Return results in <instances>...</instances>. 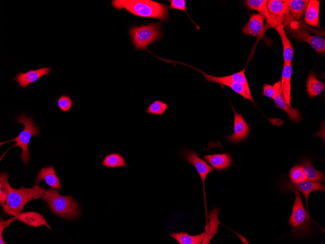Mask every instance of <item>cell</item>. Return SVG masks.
<instances>
[{
    "label": "cell",
    "instance_id": "1",
    "mask_svg": "<svg viewBox=\"0 0 325 244\" xmlns=\"http://www.w3.org/2000/svg\"><path fill=\"white\" fill-rule=\"evenodd\" d=\"M112 6L118 10L125 9L138 17L158 19L161 21L169 19L168 7L151 0H113Z\"/></svg>",
    "mask_w": 325,
    "mask_h": 244
},
{
    "label": "cell",
    "instance_id": "2",
    "mask_svg": "<svg viewBox=\"0 0 325 244\" xmlns=\"http://www.w3.org/2000/svg\"><path fill=\"white\" fill-rule=\"evenodd\" d=\"M46 191L43 187L35 185L31 188H13L8 186L6 203L2 206L4 213L9 216H17L21 213L24 206L29 202L39 199Z\"/></svg>",
    "mask_w": 325,
    "mask_h": 244
},
{
    "label": "cell",
    "instance_id": "3",
    "mask_svg": "<svg viewBox=\"0 0 325 244\" xmlns=\"http://www.w3.org/2000/svg\"><path fill=\"white\" fill-rule=\"evenodd\" d=\"M41 198L47 202L50 210L66 220H74L80 215L77 202L71 196H63L54 188L46 190Z\"/></svg>",
    "mask_w": 325,
    "mask_h": 244
},
{
    "label": "cell",
    "instance_id": "4",
    "mask_svg": "<svg viewBox=\"0 0 325 244\" xmlns=\"http://www.w3.org/2000/svg\"><path fill=\"white\" fill-rule=\"evenodd\" d=\"M16 121L17 123L23 124L24 128L15 138L0 143V145H1L9 142L14 141L16 142L13 146L9 148L2 155L0 160L10 149L15 147H19L22 149V152L19 155V157L22 162L27 166L30 161L31 156L28 148L29 143L33 136L38 137L39 136V128L38 126H35V123L31 116L27 117L24 113L18 116Z\"/></svg>",
    "mask_w": 325,
    "mask_h": 244
},
{
    "label": "cell",
    "instance_id": "5",
    "mask_svg": "<svg viewBox=\"0 0 325 244\" xmlns=\"http://www.w3.org/2000/svg\"><path fill=\"white\" fill-rule=\"evenodd\" d=\"M162 22L150 23L140 26H133L130 28L129 35L136 50H146L148 45L162 37Z\"/></svg>",
    "mask_w": 325,
    "mask_h": 244
},
{
    "label": "cell",
    "instance_id": "6",
    "mask_svg": "<svg viewBox=\"0 0 325 244\" xmlns=\"http://www.w3.org/2000/svg\"><path fill=\"white\" fill-rule=\"evenodd\" d=\"M264 17L268 25L275 29L281 24H289L295 19L290 14L286 0L267 1Z\"/></svg>",
    "mask_w": 325,
    "mask_h": 244
},
{
    "label": "cell",
    "instance_id": "7",
    "mask_svg": "<svg viewBox=\"0 0 325 244\" xmlns=\"http://www.w3.org/2000/svg\"><path fill=\"white\" fill-rule=\"evenodd\" d=\"M295 200L292 213L289 219V225L293 227V232L298 234H306L309 230L311 217L305 208L300 192L293 191Z\"/></svg>",
    "mask_w": 325,
    "mask_h": 244
},
{
    "label": "cell",
    "instance_id": "8",
    "mask_svg": "<svg viewBox=\"0 0 325 244\" xmlns=\"http://www.w3.org/2000/svg\"><path fill=\"white\" fill-rule=\"evenodd\" d=\"M284 27L286 28L289 35L292 38L299 42L307 43L319 54L325 53L324 38L311 35L305 29L300 27L295 20Z\"/></svg>",
    "mask_w": 325,
    "mask_h": 244
},
{
    "label": "cell",
    "instance_id": "9",
    "mask_svg": "<svg viewBox=\"0 0 325 244\" xmlns=\"http://www.w3.org/2000/svg\"><path fill=\"white\" fill-rule=\"evenodd\" d=\"M184 159L189 163L193 165L196 168L202 182L206 212L207 211L206 197L205 193L204 183L207 175L214 170L213 167L209 166L205 161L199 157L195 150H186L181 152Z\"/></svg>",
    "mask_w": 325,
    "mask_h": 244
},
{
    "label": "cell",
    "instance_id": "10",
    "mask_svg": "<svg viewBox=\"0 0 325 244\" xmlns=\"http://www.w3.org/2000/svg\"><path fill=\"white\" fill-rule=\"evenodd\" d=\"M181 64L183 63H181ZM182 64L190 67L202 74L205 77V80L209 82H213L218 83L220 85L226 86L230 82H235L240 83L244 85L247 88H250L245 74V68L241 71L225 76H217L208 75L205 72L191 65L183 63Z\"/></svg>",
    "mask_w": 325,
    "mask_h": 244
},
{
    "label": "cell",
    "instance_id": "11",
    "mask_svg": "<svg viewBox=\"0 0 325 244\" xmlns=\"http://www.w3.org/2000/svg\"><path fill=\"white\" fill-rule=\"evenodd\" d=\"M234 113V132L226 138L232 143H237L244 140L249 135L250 125L244 120L241 113H237L233 108Z\"/></svg>",
    "mask_w": 325,
    "mask_h": 244
},
{
    "label": "cell",
    "instance_id": "12",
    "mask_svg": "<svg viewBox=\"0 0 325 244\" xmlns=\"http://www.w3.org/2000/svg\"><path fill=\"white\" fill-rule=\"evenodd\" d=\"M284 188L287 190L297 191L302 192L305 196L307 212L308 209V198L309 195L314 191H322L325 192V185L319 182L305 180L297 183L286 182L284 184Z\"/></svg>",
    "mask_w": 325,
    "mask_h": 244
},
{
    "label": "cell",
    "instance_id": "13",
    "mask_svg": "<svg viewBox=\"0 0 325 244\" xmlns=\"http://www.w3.org/2000/svg\"><path fill=\"white\" fill-rule=\"evenodd\" d=\"M52 67H43L37 69L31 70L25 73L18 72L13 80L18 86L26 88L29 85L36 82L44 75H49Z\"/></svg>",
    "mask_w": 325,
    "mask_h": 244
},
{
    "label": "cell",
    "instance_id": "14",
    "mask_svg": "<svg viewBox=\"0 0 325 244\" xmlns=\"http://www.w3.org/2000/svg\"><path fill=\"white\" fill-rule=\"evenodd\" d=\"M281 79L275 83L273 86L275 95L273 98L274 103L277 107L285 111L290 120L294 122H298L301 119V115L300 111L296 108L289 105L285 101L280 93Z\"/></svg>",
    "mask_w": 325,
    "mask_h": 244
},
{
    "label": "cell",
    "instance_id": "15",
    "mask_svg": "<svg viewBox=\"0 0 325 244\" xmlns=\"http://www.w3.org/2000/svg\"><path fill=\"white\" fill-rule=\"evenodd\" d=\"M264 15L253 13L250 16L248 22L241 28L242 32L246 35L258 37L264 30Z\"/></svg>",
    "mask_w": 325,
    "mask_h": 244
},
{
    "label": "cell",
    "instance_id": "16",
    "mask_svg": "<svg viewBox=\"0 0 325 244\" xmlns=\"http://www.w3.org/2000/svg\"><path fill=\"white\" fill-rule=\"evenodd\" d=\"M42 180H44L46 183L52 188L58 189L62 188L52 165L49 167L42 168L38 171L36 178L35 185L39 186Z\"/></svg>",
    "mask_w": 325,
    "mask_h": 244
},
{
    "label": "cell",
    "instance_id": "17",
    "mask_svg": "<svg viewBox=\"0 0 325 244\" xmlns=\"http://www.w3.org/2000/svg\"><path fill=\"white\" fill-rule=\"evenodd\" d=\"M292 73L291 63H284L283 67L280 86V93L285 102L291 105V86L290 80Z\"/></svg>",
    "mask_w": 325,
    "mask_h": 244
},
{
    "label": "cell",
    "instance_id": "18",
    "mask_svg": "<svg viewBox=\"0 0 325 244\" xmlns=\"http://www.w3.org/2000/svg\"><path fill=\"white\" fill-rule=\"evenodd\" d=\"M203 158L218 170L227 169L231 165L232 158L228 152L203 155Z\"/></svg>",
    "mask_w": 325,
    "mask_h": 244
},
{
    "label": "cell",
    "instance_id": "19",
    "mask_svg": "<svg viewBox=\"0 0 325 244\" xmlns=\"http://www.w3.org/2000/svg\"><path fill=\"white\" fill-rule=\"evenodd\" d=\"M16 217L17 220L27 225L35 227L45 225L49 229L52 230L44 217L38 212L34 211L21 212Z\"/></svg>",
    "mask_w": 325,
    "mask_h": 244
},
{
    "label": "cell",
    "instance_id": "20",
    "mask_svg": "<svg viewBox=\"0 0 325 244\" xmlns=\"http://www.w3.org/2000/svg\"><path fill=\"white\" fill-rule=\"evenodd\" d=\"M320 3V1L317 0H309L304 18L305 21L307 24L315 27H320L319 23Z\"/></svg>",
    "mask_w": 325,
    "mask_h": 244
},
{
    "label": "cell",
    "instance_id": "21",
    "mask_svg": "<svg viewBox=\"0 0 325 244\" xmlns=\"http://www.w3.org/2000/svg\"><path fill=\"white\" fill-rule=\"evenodd\" d=\"M170 237L177 240L180 244H204L206 237L209 244L205 232L196 235H189L185 232L171 233Z\"/></svg>",
    "mask_w": 325,
    "mask_h": 244
},
{
    "label": "cell",
    "instance_id": "22",
    "mask_svg": "<svg viewBox=\"0 0 325 244\" xmlns=\"http://www.w3.org/2000/svg\"><path fill=\"white\" fill-rule=\"evenodd\" d=\"M275 29L280 36L282 42L284 63H291L294 54V49L286 35L283 24L280 25Z\"/></svg>",
    "mask_w": 325,
    "mask_h": 244
},
{
    "label": "cell",
    "instance_id": "23",
    "mask_svg": "<svg viewBox=\"0 0 325 244\" xmlns=\"http://www.w3.org/2000/svg\"><path fill=\"white\" fill-rule=\"evenodd\" d=\"M291 16L299 20L305 14L309 2L308 0H286Z\"/></svg>",
    "mask_w": 325,
    "mask_h": 244
},
{
    "label": "cell",
    "instance_id": "24",
    "mask_svg": "<svg viewBox=\"0 0 325 244\" xmlns=\"http://www.w3.org/2000/svg\"><path fill=\"white\" fill-rule=\"evenodd\" d=\"M325 88L324 83L318 80L315 74L311 73L308 75L307 80V90L310 98H312L319 95Z\"/></svg>",
    "mask_w": 325,
    "mask_h": 244
},
{
    "label": "cell",
    "instance_id": "25",
    "mask_svg": "<svg viewBox=\"0 0 325 244\" xmlns=\"http://www.w3.org/2000/svg\"><path fill=\"white\" fill-rule=\"evenodd\" d=\"M301 166L305 172L307 180L316 182L325 181L324 173L322 171L315 169L310 161L307 160L303 161Z\"/></svg>",
    "mask_w": 325,
    "mask_h": 244
},
{
    "label": "cell",
    "instance_id": "26",
    "mask_svg": "<svg viewBox=\"0 0 325 244\" xmlns=\"http://www.w3.org/2000/svg\"><path fill=\"white\" fill-rule=\"evenodd\" d=\"M102 166L108 168L127 167L125 158L119 153H111L106 155L103 159Z\"/></svg>",
    "mask_w": 325,
    "mask_h": 244
},
{
    "label": "cell",
    "instance_id": "27",
    "mask_svg": "<svg viewBox=\"0 0 325 244\" xmlns=\"http://www.w3.org/2000/svg\"><path fill=\"white\" fill-rule=\"evenodd\" d=\"M168 107V105L160 100H156L151 103L146 110L147 114L155 115L163 114Z\"/></svg>",
    "mask_w": 325,
    "mask_h": 244
},
{
    "label": "cell",
    "instance_id": "28",
    "mask_svg": "<svg viewBox=\"0 0 325 244\" xmlns=\"http://www.w3.org/2000/svg\"><path fill=\"white\" fill-rule=\"evenodd\" d=\"M289 177L291 182L293 183L307 180L305 172L301 165L293 167L289 171Z\"/></svg>",
    "mask_w": 325,
    "mask_h": 244
},
{
    "label": "cell",
    "instance_id": "29",
    "mask_svg": "<svg viewBox=\"0 0 325 244\" xmlns=\"http://www.w3.org/2000/svg\"><path fill=\"white\" fill-rule=\"evenodd\" d=\"M8 173L5 172H1L0 174V203L1 206L6 203L7 188L9 184L8 181Z\"/></svg>",
    "mask_w": 325,
    "mask_h": 244
},
{
    "label": "cell",
    "instance_id": "30",
    "mask_svg": "<svg viewBox=\"0 0 325 244\" xmlns=\"http://www.w3.org/2000/svg\"><path fill=\"white\" fill-rule=\"evenodd\" d=\"M267 1V0H246L244 1V3L248 9L256 10L259 14L264 15Z\"/></svg>",
    "mask_w": 325,
    "mask_h": 244
},
{
    "label": "cell",
    "instance_id": "31",
    "mask_svg": "<svg viewBox=\"0 0 325 244\" xmlns=\"http://www.w3.org/2000/svg\"><path fill=\"white\" fill-rule=\"evenodd\" d=\"M57 105L63 112H67L72 107L73 100L68 95L63 94L57 98Z\"/></svg>",
    "mask_w": 325,
    "mask_h": 244
},
{
    "label": "cell",
    "instance_id": "32",
    "mask_svg": "<svg viewBox=\"0 0 325 244\" xmlns=\"http://www.w3.org/2000/svg\"><path fill=\"white\" fill-rule=\"evenodd\" d=\"M170 2L169 9H177L181 11H184L187 16L190 18L187 12L186 11L185 6H186V1L185 0H169ZM191 20L193 22L192 19L190 18ZM197 28L199 29V27L195 24Z\"/></svg>",
    "mask_w": 325,
    "mask_h": 244
},
{
    "label": "cell",
    "instance_id": "33",
    "mask_svg": "<svg viewBox=\"0 0 325 244\" xmlns=\"http://www.w3.org/2000/svg\"><path fill=\"white\" fill-rule=\"evenodd\" d=\"M17 218L16 216H14L11 218L7 219L6 221L0 219V244H6V242L3 241L2 232L4 229L8 227L14 221L16 220Z\"/></svg>",
    "mask_w": 325,
    "mask_h": 244
},
{
    "label": "cell",
    "instance_id": "34",
    "mask_svg": "<svg viewBox=\"0 0 325 244\" xmlns=\"http://www.w3.org/2000/svg\"><path fill=\"white\" fill-rule=\"evenodd\" d=\"M263 95L273 99L275 91L273 87L268 84H265L263 85Z\"/></svg>",
    "mask_w": 325,
    "mask_h": 244
}]
</instances>
